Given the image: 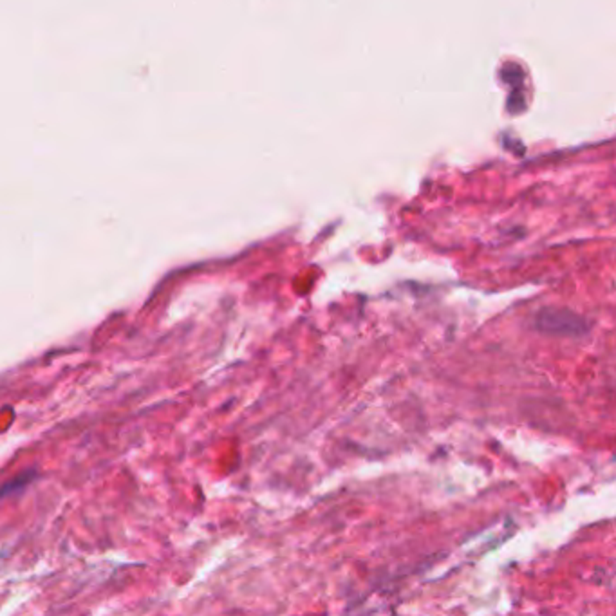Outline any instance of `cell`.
<instances>
[{
  "label": "cell",
  "mask_w": 616,
  "mask_h": 616,
  "mask_svg": "<svg viewBox=\"0 0 616 616\" xmlns=\"http://www.w3.org/2000/svg\"><path fill=\"white\" fill-rule=\"evenodd\" d=\"M537 329L551 337H580L586 334L589 324L579 313L564 308H544L535 318Z\"/></svg>",
  "instance_id": "6da1fadb"
}]
</instances>
